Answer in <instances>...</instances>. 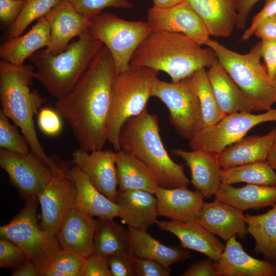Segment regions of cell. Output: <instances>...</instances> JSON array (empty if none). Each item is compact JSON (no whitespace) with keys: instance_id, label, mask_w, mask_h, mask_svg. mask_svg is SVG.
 Segmentation results:
<instances>
[{"instance_id":"obj_55","label":"cell","mask_w":276,"mask_h":276,"mask_svg":"<svg viewBox=\"0 0 276 276\" xmlns=\"http://www.w3.org/2000/svg\"><path fill=\"white\" fill-rule=\"evenodd\" d=\"M16 1H20L26 2L27 0H16Z\"/></svg>"},{"instance_id":"obj_32","label":"cell","mask_w":276,"mask_h":276,"mask_svg":"<svg viewBox=\"0 0 276 276\" xmlns=\"http://www.w3.org/2000/svg\"><path fill=\"white\" fill-rule=\"evenodd\" d=\"M247 233L255 241V252L276 263V204L264 214L245 215Z\"/></svg>"},{"instance_id":"obj_33","label":"cell","mask_w":276,"mask_h":276,"mask_svg":"<svg viewBox=\"0 0 276 276\" xmlns=\"http://www.w3.org/2000/svg\"><path fill=\"white\" fill-rule=\"evenodd\" d=\"M130 251L128 229L113 219H98L94 238V253L107 258Z\"/></svg>"},{"instance_id":"obj_38","label":"cell","mask_w":276,"mask_h":276,"mask_svg":"<svg viewBox=\"0 0 276 276\" xmlns=\"http://www.w3.org/2000/svg\"><path fill=\"white\" fill-rule=\"evenodd\" d=\"M80 14L90 20L108 7L128 9L133 4L128 0H66Z\"/></svg>"},{"instance_id":"obj_52","label":"cell","mask_w":276,"mask_h":276,"mask_svg":"<svg viewBox=\"0 0 276 276\" xmlns=\"http://www.w3.org/2000/svg\"><path fill=\"white\" fill-rule=\"evenodd\" d=\"M154 7L165 9L175 6L185 0H152Z\"/></svg>"},{"instance_id":"obj_21","label":"cell","mask_w":276,"mask_h":276,"mask_svg":"<svg viewBox=\"0 0 276 276\" xmlns=\"http://www.w3.org/2000/svg\"><path fill=\"white\" fill-rule=\"evenodd\" d=\"M216 267L219 276H276V263L249 255L236 236L226 241Z\"/></svg>"},{"instance_id":"obj_35","label":"cell","mask_w":276,"mask_h":276,"mask_svg":"<svg viewBox=\"0 0 276 276\" xmlns=\"http://www.w3.org/2000/svg\"><path fill=\"white\" fill-rule=\"evenodd\" d=\"M190 79L200 103L202 128L216 123L225 115L217 103L205 68L195 72Z\"/></svg>"},{"instance_id":"obj_11","label":"cell","mask_w":276,"mask_h":276,"mask_svg":"<svg viewBox=\"0 0 276 276\" xmlns=\"http://www.w3.org/2000/svg\"><path fill=\"white\" fill-rule=\"evenodd\" d=\"M276 121V109L265 113L236 112L226 114L216 123L202 128L191 140L192 150H202L216 154L244 137L258 125Z\"/></svg>"},{"instance_id":"obj_50","label":"cell","mask_w":276,"mask_h":276,"mask_svg":"<svg viewBox=\"0 0 276 276\" xmlns=\"http://www.w3.org/2000/svg\"><path fill=\"white\" fill-rule=\"evenodd\" d=\"M254 35L261 39L276 40V14L264 20Z\"/></svg>"},{"instance_id":"obj_16","label":"cell","mask_w":276,"mask_h":276,"mask_svg":"<svg viewBox=\"0 0 276 276\" xmlns=\"http://www.w3.org/2000/svg\"><path fill=\"white\" fill-rule=\"evenodd\" d=\"M50 28V38L45 51L57 55L71 40L88 29L89 20L77 12L66 0H60L44 16Z\"/></svg>"},{"instance_id":"obj_2","label":"cell","mask_w":276,"mask_h":276,"mask_svg":"<svg viewBox=\"0 0 276 276\" xmlns=\"http://www.w3.org/2000/svg\"><path fill=\"white\" fill-rule=\"evenodd\" d=\"M201 46L182 33L152 31L135 51L130 64L164 72L177 82L209 68L217 60L211 48Z\"/></svg>"},{"instance_id":"obj_9","label":"cell","mask_w":276,"mask_h":276,"mask_svg":"<svg viewBox=\"0 0 276 276\" xmlns=\"http://www.w3.org/2000/svg\"><path fill=\"white\" fill-rule=\"evenodd\" d=\"M88 30L109 51L117 74L129 67L135 51L152 29L147 21H128L105 12L89 20Z\"/></svg>"},{"instance_id":"obj_29","label":"cell","mask_w":276,"mask_h":276,"mask_svg":"<svg viewBox=\"0 0 276 276\" xmlns=\"http://www.w3.org/2000/svg\"><path fill=\"white\" fill-rule=\"evenodd\" d=\"M128 231L130 252L136 258L151 259L170 267L173 264L183 262L191 257L188 249L163 244L147 231L128 228Z\"/></svg>"},{"instance_id":"obj_51","label":"cell","mask_w":276,"mask_h":276,"mask_svg":"<svg viewBox=\"0 0 276 276\" xmlns=\"http://www.w3.org/2000/svg\"><path fill=\"white\" fill-rule=\"evenodd\" d=\"M12 276H41V273L34 263L28 259L22 264L13 270Z\"/></svg>"},{"instance_id":"obj_30","label":"cell","mask_w":276,"mask_h":276,"mask_svg":"<svg viewBox=\"0 0 276 276\" xmlns=\"http://www.w3.org/2000/svg\"><path fill=\"white\" fill-rule=\"evenodd\" d=\"M215 197L243 212L262 209L276 204V186L247 184L235 187L221 183Z\"/></svg>"},{"instance_id":"obj_19","label":"cell","mask_w":276,"mask_h":276,"mask_svg":"<svg viewBox=\"0 0 276 276\" xmlns=\"http://www.w3.org/2000/svg\"><path fill=\"white\" fill-rule=\"evenodd\" d=\"M243 211L221 200L215 199L204 202L199 215L198 222L213 235L225 241L236 235L245 237L247 226Z\"/></svg>"},{"instance_id":"obj_7","label":"cell","mask_w":276,"mask_h":276,"mask_svg":"<svg viewBox=\"0 0 276 276\" xmlns=\"http://www.w3.org/2000/svg\"><path fill=\"white\" fill-rule=\"evenodd\" d=\"M158 73L130 64L126 70L116 74L107 122V142L115 151L120 150L119 134L123 124L146 109Z\"/></svg>"},{"instance_id":"obj_15","label":"cell","mask_w":276,"mask_h":276,"mask_svg":"<svg viewBox=\"0 0 276 276\" xmlns=\"http://www.w3.org/2000/svg\"><path fill=\"white\" fill-rule=\"evenodd\" d=\"M72 156V164L86 174L100 192L115 202L118 190L116 152L110 149L91 152L79 149Z\"/></svg>"},{"instance_id":"obj_22","label":"cell","mask_w":276,"mask_h":276,"mask_svg":"<svg viewBox=\"0 0 276 276\" xmlns=\"http://www.w3.org/2000/svg\"><path fill=\"white\" fill-rule=\"evenodd\" d=\"M156 224L175 235L182 247L200 252L215 262L220 260L225 245L199 222L157 220Z\"/></svg>"},{"instance_id":"obj_26","label":"cell","mask_w":276,"mask_h":276,"mask_svg":"<svg viewBox=\"0 0 276 276\" xmlns=\"http://www.w3.org/2000/svg\"><path fill=\"white\" fill-rule=\"evenodd\" d=\"M276 136V128L268 133L244 137L217 154L221 169L267 160Z\"/></svg>"},{"instance_id":"obj_44","label":"cell","mask_w":276,"mask_h":276,"mask_svg":"<svg viewBox=\"0 0 276 276\" xmlns=\"http://www.w3.org/2000/svg\"><path fill=\"white\" fill-rule=\"evenodd\" d=\"M80 276H112L107 258L95 253L85 258Z\"/></svg>"},{"instance_id":"obj_20","label":"cell","mask_w":276,"mask_h":276,"mask_svg":"<svg viewBox=\"0 0 276 276\" xmlns=\"http://www.w3.org/2000/svg\"><path fill=\"white\" fill-rule=\"evenodd\" d=\"M119 218L128 228L147 231L158 216L154 194L142 190H118L116 200Z\"/></svg>"},{"instance_id":"obj_28","label":"cell","mask_w":276,"mask_h":276,"mask_svg":"<svg viewBox=\"0 0 276 276\" xmlns=\"http://www.w3.org/2000/svg\"><path fill=\"white\" fill-rule=\"evenodd\" d=\"M50 38L49 25L44 17H41L26 34L9 38L1 45V60L17 65L24 64L35 52L47 48Z\"/></svg>"},{"instance_id":"obj_25","label":"cell","mask_w":276,"mask_h":276,"mask_svg":"<svg viewBox=\"0 0 276 276\" xmlns=\"http://www.w3.org/2000/svg\"><path fill=\"white\" fill-rule=\"evenodd\" d=\"M203 21L210 36H229L236 27L237 0H185Z\"/></svg>"},{"instance_id":"obj_37","label":"cell","mask_w":276,"mask_h":276,"mask_svg":"<svg viewBox=\"0 0 276 276\" xmlns=\"http://www.w3.org/2000/svg\"><path fill=\"white\" fill-rule=\"evenodd\" d=\"M0 110V147L13 152L29 153L30 145L26 139L18 132L17 126Z\"/></svg>"},{"instance_id":"obj_18","label":"cell","mask_w":276,"mask_h":276,"mask_svg":"<svg viewBox=\"0 0 276 276\" xmlns=\"http://www.w3.org/2000/svg\"><path fill=\"white\" fill-rule=\"evenodd\" d=\"M97 223L98 219L72 208L61 222L56 235L62 250L75 253L84 258L93 254Z\"/></svg>"},{"instance_id":"obj_41","label":"cell","mask_w":276,"mask_h":276,"mask_svg":"<svg viewBox=\"0 0 276 276\" xmlns=\"http://www.w3.org/2000/svg\"><path fill=\"white\" fill-rule=\"evenodd\" d=\"M62 119L55 109L42 107L37 114V125L43 133L54 136L62 130Z\"/></svg>"},{"instance_id":"obj_53","label":"cell","mask_w":276,"mask_h":276,"mask_svg":"<svg viewBox=\"0 0 276 276\" xmlns=\"http://www.w3.org/2000/svg\"><path fill=\"white\" fill-rule=\"evenodd\" d=\"M267 161L276 173V136L269 152Z\"/></svg>"},{"instance_id":"obj_14","label":"cell","mask_w":276,"mask_h":276,"mask_svg":"<svg viewBox=\"0 0 276 276\" xmlns=\"http://www.w3.org/2000/svg\"><path fill=\"white\" fill-rule=\"evenodd\" d=\"M147 21L152 31L182 33L200 45H205L210 38L203 21L185 1L169 8L148 9Z\"/></svg>"},{"instance_id":"obj_31","label":"cell","mask_w":276,"mask_h":276,"mask_svg":"<svg viewBox=\"0 0 276 276\" xmlns=\"http://www.w3.org/2000/svg\"><path fill=\"white\" fill-rule=\"evenodd\" d=\"M119 190H142L155 194L159 187L152 172L142 162L122 150L116 151Z\"/></svg>"},{"instance_id":"obj_39","label":"cell","mask_w":276,"mask_h":276,"mask_svg":"<svg viewBox=\"0 0 276 276\" xmlns=\"http://www.w3.org/2000/svg\"><path fill=\"white\" fill-rule=\"evenodd\" d=\"M84 258L75 253L62 250L53 259L48 268L63 273L65 276H80Z\"/></svg>"},{"instance_id":"obj_4","label":"cell","mask_w":276,"mask_h":276,"mask_svg":"<svg viewBox=\"0 0 276 276\" xmlns=\"http://www.w3.org/2000/svg\"><path fill=\"white\" fill-rule=\"evenodd\" d=\"M159 130L157 116L146 109L123 124L119 134L120 150L145 164L155 175L159 187H188L190 180L185 173L184 166L171 159Z\"/></svg>"},{"instance_id":"obj_34","label":"cell","mask_w":276,"mask_h":276,"mask_svg":"<svg viewBox=\"0 0 276 276\" xmlns=\"http://www.w3.org/2000/svg\"><path fill=\"white\" fill-rule=\"evenodd\" d=\"M222 183L232 185L245 182L263 186H276V173L268 162H260L221 169Z\"/></svg>"},{"instance_id":"obj_46","label":"cell","mask_w":276,"mask_h":276,"mask_svg":"<svg viewBox=\"0 0 276 276\" xmlns=\"http://www.w3.org/2000/svg\"><path fill=\"white\" fill-rule=\"evenodd\" d=\"M25 3L16 0H0L1 22L10 26L18 17Z\"/></svg>"},{"instance_id":"obj_6","label":"cell","mask_w":276,"mask_h":276,"mask_svg":"<svg viewBox=\"0 0 276 276\" xmlns=\"http://www.w3.org/2000/svg\"><path fill=\"white\" fill-rule=\"evenodd\" d=\"M205 45L214 52L218 61L258 111L271 108L276 103V87L261 62V41L244 54L232 51L210 38Z\"/></svg>"},{"instance_id":"obj_27","label":"cell","mask_w":276,"mask_h":276,"mask_svg":"<svg viewBox=\"0 0 276 276\" xmlns=\"http://www.w3.org/2000/svg\"><path fill=\"white\" fill-rule=\"evenodd\" d=\"M207 73L217 103L225 115L236 112L259 111L217 60Z\"/></svg>"},{"instance_id":"obj_49","label":"cell","mask_w":276,"mask_h":276,"mask_svg":"<svg viewBox=\"0 0 276 276\" xmlns=\"http://www.w3.org/2000/svg\"><path fill=\"white\" fill-rule=\"evenodd\" d=\"M260 0H237V18L236 28L240 30L246 27L248 17L254 5Z\"/></svg>"},{"instance_id":"obj_43","label":"cell","mask_w":276,"mask_h":276,"mask_svg":"<svg viewBox=\"0 0 276 276\" xmlns=\"http://www.w3.org/2000/svg\"><path fill=\"white\" fill-rule=\"evenodd\" d=\"M134 271L136 276H169L170 267H167L154 260L134 257Z\"/></svg>"},{"instance_id":"obj_10","label":"cell","mask_w":276,"mask_h":276,"mask_svg":"<svg viewBox=\"0 0 276 276\" xmlns=\"http://www.w3.org/2000/svg\"><path fill=\"white\" fill-rule=\"evenodd\" d=\"M152 97L166 105L171 124L183 139L191 140L202 128L200 105L190 77L177 82L156 78Z\"/></svg>"},{"instance_id":"obj_42","label":"cell","mask_w":276,"mask_h":276,"mask_svg":"<svg viewBox=\"0 0 276 276\" xmlns=\"http://www.w3.org/2000/svg\"><path fill=\"white\" fill-rule=\"evenodd\" d=\"M134 257L130 251L112 255L107 258L112 276H135Z\"/></svg>"},{"instance_id":"obj_24","label":"cell","mask_w":276,"mask_h":276,"mask_svg":"<svg viewBox=\"0 0 276 276\" xmlns=\"http://www.w3.org/2000/svg\"><path fill=\"white\" fill-rule=\"evenodd\" d=\"M68 172L76 188L74 208L99 219H112L119 217L116 203L100 192L78 167L74 166Z\"/></svg>"},{"instance_id":"obj_40","label":"cell","mask_w":276,"mask_h":276,"mask_svg":"<svg viewBox=\"0 0 276 276\" xmlns=\"http://www.w3.org/2000/svg\"><path fill=\"white\" fill-rule=\"evenodd\" d=\"M28 259L24 250L14 242L0 238V268L14 270Z\"/></svg>"},{"instance_id":"obj_8","label":"cell","mask_w":276,"mask_h":276,"mask_svg":"<svg viewBox=\"0 0 276 276\" xmlns=\"http://www.w3.org/2000/svg\"><path fill=\"white\" fill-rule=\"evenodd\" d=\"M26 200L21 211L8 224L1 226L0 237L19 246L42 276L62 249L57 237L40 226L37 215L39 203L37 195Z\"/></svg>"},{"instance_id":"obj_13","label":"cell","mask_w":276,"mask_h":276,"mask_svg":"<svg viewBox=\"0 0 276 276\" xmlns=\"http://www.w3.org/2000/svg\"><path fill=\"white\" fill-rule=\"evenodd\" d=\"M0 166L25 199L36 195L54 173L50 167L31 152L21 154L1 149Z\"/></svg>"},{"instance_id":"obj_12","label":"cell","mask_w":276,"mask_h":276,"mask_svg":"<svg viewBox=\"0 0 276 276\" xmlns=\"http://www.w3.org/2000/svg\"><path fill=\"white\" fill-rule=\"evenodd\" d=\"M76 188L64 165H61L48 183L37 194L41 209L40 226L56 236L63 220L74 208Z\"/></svg>"},{"instance_id":"obj_45","label":"cell","mask_w":276,"mask_h":276,"mask_svg":"<svg viewBox=\"0 0 276 276\" xmlns=\"http://www.w3.org/2000/svg\"><path fill=\"white\" fill-rule=\"evenodd\" d=\"M275 14L276 0H265L263 8L254 17L250 27L244 31L242 39H249L264 20Z\"/></svg>"},{"instance_id":"obj_36","label":"cell","mask_w":276,"mask_h":276,"mask_svg":"<svg viewBox=\"0 0 276 276\" xmlns=\"http://www.w3.org/2000/svg\"><path fill=\"white\" fill-rule=\"evenodd\" d=\"M60 0H27L17 18L10 26L9 38L22 34L34 20L44 17Z\"/></svg>"},{"instance_id":"obj_17","label":"cell","mask_w":276,"mask_h":276,"mask_svg":"<svg viewBox=\"0 0 276 276\" xmlns=\"http://www.w3.org/2000/svg\"><path fill=\"white\" fill-rule=\"evenodd\" d=\"M154 194L158 216L173 221L198 222L205 197L199 191H191L187 187L172 189L158 187Z\"/></svg>"},{"instance_id":"obj_54","label":"cell","mask_w":276,"mask_h":276,"mask_svg":"<svg viewBox=\"0 0 276 276\" xmlns=\"http://www.w3.org/2000/svg\"><path fill=\"white\" fill-rule=\"evenodd\" d=\"M272 79L274 82V84L276 87V68L274 70L273 76L272 77Z\"/></svg>"},{"instance_id":"obj_3","label":"cell","mask_w":276,"mask_h":276,"mask_svg":"<svg viewBox=\"0 0 276 276\" xmlns=\"http://www.w3.org/2000/svg\"><path fill=\"white\" fill-rule=\"evenodd\" d=\"M35 79L32 64L17 65L1 60V110L21 130L31 152L55 170L60 165L44 152L35 128L33 117L45 103L36 90L30 89Z\"/></svg>"},{"instance_id":"obj_47","label":"cell","mask_w":276,"mask_h":276,"mask_svg":"<svg viewBox=\"0 0 276 276\" xmlns=\"http://www.w3.org/2000/svg\"><path fill=\"white\" fill-rule=\"evenodd\" d=\"M182 276H219L216 262L210 258L193 263L182 273Z\"/></svg>"},{"instance_id":"obj_23","label":"cell","mask_w":276,"mask_h":276,"mask_svg":"<svg viewBox=\"0 0 276 276\" xmlns=\"http://www.w3.org/2000/svg\"><path fill=\"white\" fill-rule=\"evenodd\" d=\"M172 153L181 158L191 172L190 182L205 196L216 194L221 183L217 154L202 150L191 151L180 149L171 150Z\"/></svg>"},{"instance_id":"obj_1","label":"cell","mask_w":276,"mask_h":276,"mask_svg":"<svg viewBox=\"0 0 276 276\" xmlns=\"http://www.w3.org/2000/svg\"><path fill=\"white\" fill-rule=\"evenodd\" d=\"M115 75L113 58L104 45L73 89L55 103L54 109L72 129L79 149L88 152L103 149L107 142Z\"/></svg>"},{"instance_id":"obj_48","label":"cell","mask_w":276,"mask_h":276,"mask_svg":"<svg viewBox=\"0 0 276 276\" xmlns=\"http://www.w3.org/2000/svg\"><path fill=\"white\" fill-rule=\"evenodd\" d=\"M261 52L265 67L272 79L276 68V40L261 39Z\"/></svg>"},{"instance_id":"obj_5","label":"cell","mask_w":276,"mask_h":276,"mask_svg":"<svg viewBox=\"0 0 276 276\" xmlns=\"http://www.w3.org/2000/svg\"><path fill=\"white\" fill-rule=\"evenodd\" d=\"M103 46L87 29L61 53L52 55L45 49L40 50L28 59L35 67L36 79L58 100L73 89Z\"/></svg>"}]
</instances>
